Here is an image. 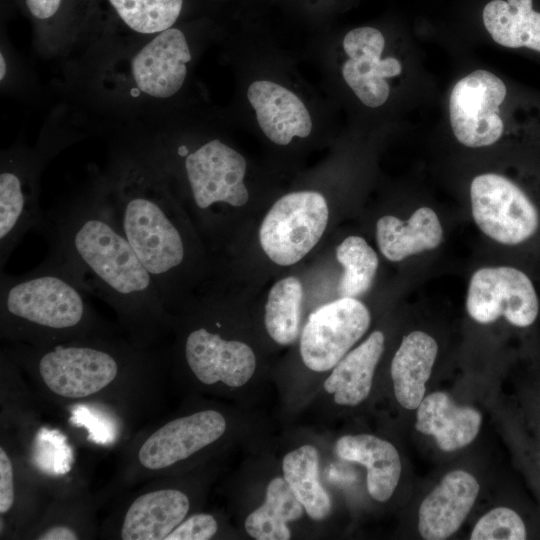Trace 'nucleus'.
I'll list each match as a JSON object with an SVG mask.
<instances>
[{
	"instance_id": "nucleus-1",
	"label": "nucleus",
	"mask_w": 540,
	"mask_h": 540,
	"mask_svg": "<svg viewBox=\"0 0 540 540\" xmlns=\"http://www.w3.org/2000/svg\"><path fill=\"white\" fill-rule=\"evenodd\" d=\"M40 233L49 244L48 254L88 295L102 299L116 312L131 341L143 347L156 341L167 322V309L97 189L45 212Z\"/></svg>"
},
{
	"instance_id": "nucleus-2",
	"label": "nucleus",
	"mask_w": 540,
	"mask_h": 540,
	"mask_svg": "<svg viewBox=\"0 0 540 540\" xmlns=\"http://www.w3.org/2000/svg\"><path fill=\"white\" fill-rule=\"evenodd\" d=\"M97 190L167 307L181 294L190 240L168 180L139 154L121 156Z\"/></svg>"
},
{
	"instance_id": "nucleus-3",
	"label": "nucleus",
	"mask_w": 540,
	"mask_h": 540,
	"mask_svg": "<svg viewBox=\"0 0 540 540\" xmlns=\"http://www.w3.org/2000/svg\"><path fill=\"white\" fill-rule=\"evenodd\" d=\"M87 292L54 257L21 275L1 270V336L14 343L45 347L57 343L110 337Z\"/></svg>"
},
{
	"instance_id": "nucleus-4",
	"label": "nucleus",
	"mask_w": 540,
	"mask_h": 540,
	"mask_svg": "<svg viewBox=\"0 0 540 540\" xmlns=\"http://www.w3.org/2000/svg\"><path fill=\"white\" fill-rule=\"evenodd\" d=\"M148 347L111 337H90L45 347L16 343L11 358L36 374L45 389L64 400L100 394L130 372L151 366Z\"/></svg>"
},
{
	"instance_id": "nucleus-5",
	"label": "nucleus",
	"mask_w": 540,
	"mask_h": 540,
	"mask_svg": "<svg viewBox=\"0 0 540 540\" xmlns=\"http://www.w3.org/2000/svg\"><path fill=\"white\" fill-rule=\"evenodd\" d=\"M473 220L487 237L505 246L523 245L540 231V208L528 189L498 173H483L470 184Z\"/></svg>"
},
{
	"instance_id": "nucleus-6",
	"label": "nucleus",
	"mask_w": 540,
	"mask_h": 540,
	"mask_svg": "<svg viewBox=\"0 0 540 540\" xmlns=\"http://www.w3.org/2000/svg\"><path fill=\"white\" fill-rule=\"evenodd\" d=\"M328 218L326 199L319 192L286 194L264 217L259 230L260 245L276 264H295L318 243Z\"/></svg>"
},
{
	"instance_id": "nucleus-7",
	"label": "nucleus",
	"mask_w": 540,
	"mask_h": 540,
	"mask_svg": "<svg viewBox=\"0 0 540 540\" xmlns=\"http://www.w3.org/2000/svg\"><path fill=\"white\" fill-rule=\"evenodd\" d=\"M466 310L480 324L502 317L511 326L525 329L537 321L540 300L532 279L520 268L486 266L477 269L469 280Z\"/></svg>"
},
{
	"instance_id": "nucleus-8",
	"label": "nucleus",
	"mask_w": 540,
	"mask_h": 540,
	"mask_svg": "<svg viewBox=\"0 0 540 540\" xmlns=\"http://www.w3.org/2000/svg\"><path fill=\"white\" fill-rule=\"evenodd\" d=\"M176 155L183 158L186 185L198 211L206 212L218 204L241 207L247 203V164L235 149L212 139L192 151L179 146Z\"/></svg>"
},
{
	"instance_id": "nucleus-9",
	"label": "nucleus",
	"mask_w": 540,
	"mask_h": 540,
	"mask_svg": "<svg viewBox=\"0 0 540 540\" xmlns=\"http://www.w3.org/2000/svg\"><path fill=\"white\" fill-rule=\"evenodd\" d=\"M371 315L356 298L340 297L313 311L302 330L300 354L307 368L332 369L366 333Z\"/></svg>"
},
{
	"instance_id": "nucleus-10",
	"label": "nucleus",
	"mask_w": 540,
	"mask_h": 540,
	"mask_svg": "<svg viewBox=\"0 0 540 540\" xmlns=\"http://www.w3.org/2000/svg\"><path fill=\"white\" fill-rule=\"evenodd\" d=\"M506 94L505 83L484 69L456 82L449 99L450 124L456 139L470 148L496 143L504 131L500 106Z\"/></svg>"
},
{
	"instance_id": "nucleus-11",
	"label": "nucleus",
	"mask_w": 540,
	"mask_h": 540,
	"mask_svg": "<svg viewBox=\"0 0 540 540\" xmlns=\"http://www.w3.org/2000/svg\"><path fill=\"white\" fill-rule=\"evenodd\" d=\"M227 428L212 409L175 418L151 432L139 445L136 460L143 471H164L216 442Z\"/></svg>"
},
{
	"instance_id": "nucleus-12",
	"label": "nucleus",
	"mask_w": 540,
	"mask_h": 540,
	"mask_svg": "<svg viewBox=\"0 0 540 540\" xmlns=\"http://www.w3.org/2000/svg\"><path fill=\"white\" fill-rule=\"evenodd\" d=\"M384 47V36L374 27L352 29L343 39V49L348 56L342 66L343 79L357 98L371 108L387 101L390 87L386 78L402 72L397 58H381Z\"/></svg>"
},
{
	"instance_id": "nucleus-13",
	"label": "nucleus",
	"mask_w": 540,
	"mask_h": 540,
	"mask_svg": "<svg viewBox=\"0 0 540 540\" xmlns=\"http://www.w3.org/2000/svg\"><path fill=\"white\" fill-rule=\"evenodd\" d=\"M183 353L192 374L206 385L243 386L256 367L254 352L247 344L227 340L204 326L187 333Z\"/></svg>"
},
{
	"instance_id": "nucleus-14",
	"label": "nucleus",
	"mask_w": 540,
	"mask_h": 540,
	"mask_svg": "<svg viewBox=\"0 0 540 540\" xmlns=\"http://www.w3.org/2000/svg\"><path fill=\"white\" fill-rule=\"evenodd\" d=\"M190 60L191 52L184 33L171 27L155 34L131 58V78L142 94L166 99L183 86Z\"/></svg>"
},
{
	"instance_id": "nucleus-15",
	"label": "nucleus",
	"mask_w": 540,
	"mask_h": 540,
	"mask_svg": "<svg viewBox=\"0 0 540 540\" xmlns=\"http://www.w3.org/2000/svg\"><path fill=\"white\" fill-rule=\"evenodd\" d=\"M479 492V484L470 473L454 470L422 501L418 530L427 540H442L454 534L470 512Z\"/></svg>"
},
{
	"instance_id": "nucleus-16",
	"label": "nucleus",
	"mask_w": 540,
	"mask_h": 540,
	"mask_svg": "<svg viewBox=\"0 0 540 540\" xmlns=\"http://www.w3.org/2000/svg\"><path fill=\"white\" fill-rule=\"evenodd\" d=\"M247 98L255 110L259 127L278 145L289 144L294 137L305 138L312 131V120L303 101L278 83L255 81Z\"/></svg>"
},
{
	"instance_id": "nucleus-17",
	"label": "nucleus",
	"mask_w": 540,
	"mask_h": 540,
	"mask_svg": "<svg viewBox=\"0 0 540 540\" xmlns=\"http://www.w3.org/2000/svg\"><path fill=\"white\" fill-rule=\"evenodd\" d=\"M190 500L186 493L174 488L147 491L127 507L119 535L124 540H165L186 518Z\"/></svg>"
},
{
	"instance_id": "nucleus-18",
	"label": "nucleus",
	"mask_w": 540,
	"mask_h": 540,
	"mask_svg": "<svg viewBox=\"0 0 540 540\" xmlns=\"http://www.w3.org/2000/svg\"><path fill=\"white\" fill-rule=\"evenodd\" d=\"M482 416L469 406H459L445 392L424 397L417 407L415 428L432 435L443 451H454L470 444L477 436Z\"/></svg>"
},
{
	"instance_id": "nucleus-19",
	"label": "nucleus",
	"mask_w": 540,
	"mask_h": 540,
	"mask_svg": "<svg viewBox=\"0 0 540 540\" xmlns=\"http://www.w3.org/2000/svg\"><path fill=\"white\" fill-rule=\"evenodd\" d=\"M376 240L382 255L399 262L412 255L436 249L443 240V228L436 212L418 208L408 220L385 215L376 223Z\"/></svg>"
},
{
	"instance_id": "nucleus-20",
	"label": "nucleus",
	"mask_w": 540,
	"mask_h": 540,
	"mask_svg": "<svg viewBox=\"0 0 540 540\" xmlns=\"http://www.w3.org/2000/svg\"><path fill=\"white\" fill-rule=\"evenodd\" d=\"M339 458L367 468V489L379 502L394 493L401 475V461L396 448L388 441L370 434L345 435L335 446Z\"/></svg>"
},
{
	"instance_id": "nucleus-21",
	"label": "nucleus",
	"mask_w": 540,
	"mask_h": 540,
	"mask_svg": "<svg viewBox=\"0 0 540 540\" xmlns=\"http://www.w3.org/2000/svg\"><path fill=\"white\" fill-rule=\"evenodd\" d=\"M438 353L436 340L423 331L405 335L391 362V378L399 404L417 409Z\"/></svg>"
},
{
	"instance_id": "nucleus-22",
	"label": "nucleus",
	"mask_w": 540,
	"mask_h": 540,
	"mask_svg": "<svg viewBox=\"0 0 540 540\" xmlns=\"http://www.w3.org/2000/svg\"><path fill=\"white\" fill-rule=\"evenodd\" d=\"M384 342L383 332L374 331L333 367L324 382V389L333 395L335 403L356 406L368 397Z\"/></svg>"
},
{
	"instance_id": "nucleus-23",
	"label": "nucleus",
	"mask_w": 540,
	"mask_h": 540,
	"mask_svg": "<svg viewBox=\"0 0 540 540\" xmlns=\"http://www.w3.org/2000/svg\"><path fill=\"white\" fill-rule=\"evenodd\" d=\"M533 0H491L482 13L483 23L499 45L540 53V11Z\"/></svg>"
},
{
	"instance_id": "nucleus-24",
	"label": "nucleus",
	"mask_w": 540,
	"mask_h": 540,
	"mask_svg": "<svg viewBox=\"0 0 540 540\" xmlns=\"http://www.w3.org/2000/svg\"><path fill=\"white\" fill-rule=\"evenodd\" d=\"M303 505L284 478L272 479L261 506L245 520V530L257 540H287L291 537L287 523L302 517Z\"/></svg>"
},
{
	"instance_id": "nucleus-25",
	"label": "nucleus",
	"mask_w": 540,
	"mask_h": 540,
	"mask_svg": "<svg viewBox=\"0 0 540 540\" xmlns=\"http://www.w3.org/2000/svg\"><path fill=\"white\" fill-rule=\"evenodd\" d=\"M319 454L312 445H303L287 453L282 462L283 478L306 513L323 520L331 512V499L319 481Z\"/></svg>"
},
{
	"instance_id": "nucleus-26",
	"label": "nucleus",
	"mask_w": 540,
	"mask_h": 540,
	"mask_svg": "<svg viewBox=\"0 0 540 540\" xmlns=\"http://www.w3.org/2000/svg\"><path fill=\"white\" fill-rule=\"evenodd\" d=\"M303 287L296 277L277 281L269 291L265 306V327L278 344L290 345L300 332Z\"/></svg>"
},
{
	"instance_id": "nucleus-27",
	"label": "nucleus",
	"mask_w": 540,
	"mask_h": 540,
	"mask_svg": "<svg viewBox=\"0 0 540 540\" xmlns=\"http://www.w3.org/2000/svg\"><path fill=\"white\" fill-rule=\"evenodd\" d=\"M336 258L343 267L337 288L339 296L357 298L366 293L379 265L373 248L360 236H348L337 247Z\"/></svg>"
},
{
	"instance_id": "nucleus-28",
	"label": "nucleus",
	"mask_w": 540,
	"mask_h": 540,
	"mask_svg": "<svg viewBox=\"0 0 540 540\" xmlns=\"http://www.w3.org/2000/svg\"><path fill=\"white\" fill-rule=\"evenodd\" d=\"M118 20L140 35H155L179 18L183 0H107Z\"/></svg>"
},
{
	"instance_id": "nucleus-29",
	"label": "nucleus",
	"mask_w": 540,
	"mask_h": 540,
	"mask_svg": "<svg viewBox=\"0 0 540 540\" xmlns=\"http://www.w3.org/2000/svg\"><path fill=\"white\" fill-rule=\"evenodd\" d=\"M527 538L524 521L517 512L497 507L484 514L470 535L471 540H523Z\"/></svg>"
},
{
	"instance_id": "nucleus-30",
	"label": "nucleus",
	"mask_w": 540,
	"mask_h": 540,
	"mask_svg": "<svg viewBox=\"0 0 540 540\" xmlns=\"http://www.w3.org/2000/svg\"><path fill=\"white\" fill-rule=\"evenodd\" d=\"M218 530L216 519L207 513H197L185 518L165 540H208Z\"/></svg>"
},
{
	"instance_id": "nucleus-31",
	"label": "nucleus",
	"mask_w": 540,
	"mask_h": 540,
	"mask_svg": "<svg viewBox=\"0 0 540 540\" xmlns=\"http://www.w3.org/2000/svg\"><path fill=\"white\" fill-rule=\"evenodd\" d=\"M30 16L43 29H52L61 20L68 0H24Z\"/></svg>"
},
{
	"instance_id": "nucleus-32",
	"label": "nucleus",
	"mask_w": 540,
	"mask_h": 540,
	"mask_svg": "<svg viewBox=\"0 0 540 540\" xmlns=\"http://www.w3.org/2000/svg\"><path fill=\"white\" fill-rule=\"evenodd\" d=\"M15 502L14 470L6 449L0 447V514H8Z\"/></svg>"
},
{
	"instance_id": "nucleus-33",
	"label": "nucleus",
	"mask_w": 540,
	"mask_h": 540,
	"mask_svg": "<svg viewBox=\"0 0 540 540\" xmlns=\"http://www.w3.org/2000/svg\"><path fill=\"white\" fill-rule=\"evenodd\" d=\"M35 538L39 540H76L79 539L80 536L78 532L70 526L55 524L40 531Z\"/></svg>"
},
{
	"instance_id": "nucleus-34",
	"label": "nucleus",
	"mask_w": 540,
	"mask_h": 540,
	"mask_svg": "<svg viewBox=\"0 0 540 540\" xmlns=\"http://www.w3.org/2000/svg\"><path fill=\"white\" fill-rule=\"evenodd\" d=\"M6 70H7L6 59L3 53L1 52L0 53V80L1 81H3V79L5 78Z\"/></svg>"
}]
</instances>
